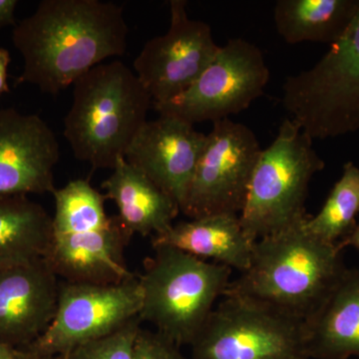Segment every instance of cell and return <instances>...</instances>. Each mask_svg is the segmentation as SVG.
Returning a JSON list of instances; mask_svg holds the SVG:
<instances>
[{
  "label": "cell",
  "instance_id": "cell-1",
  "mask_svg": "<svg viewBox=\"0 0 359 359\" xmlns=\"http://www.w3.org/2000/svg\"><path fill=\"white\" fill-rule=\"evenodd\" d=\"M128 26L123 6L100 0H42L14 26L25 66L16 84L57 95L104 60L123 56Z\"/></svg>",
  "mask_w": 359,
  "mask_h": 359
},
{
  "label": "cell",
  "instance_id": "cell-2",
  "mask_svg": "<svg viewBox=\"0 0 359 359\" xmlns=\"http://www.w3.org/2000/svg\"><path fill=\"white\" fill-rule=\"evenodd\" d=\"M309 216L255 243L249 269L224 294L266 304L306 323L346 271L342 249L314 237Z\"/></svg>",
  "mask_w": 359,
  "mask_h": 359
},
{
  "label": "cell",
  "instance_id": "cell-3",
  "mask_svg": "<svg viewBox=\"0 0 359 359\" xmlns=\"http://www.w3.org/2000/svg\"><path fill=\"white\" fill-rule=\"evenodd\" d=\"M65 137L74 157L93 170L114 169L147 120L153 101L119 60L92 68L73 84Z\"/></svg>",
  "mask_w": 359,
  "mask_h": 359
},
{
  "label": "cell",
  "instance_id": "cell-4",
  "mask_svg": "<svg viewBox=\"0 0 359 359\" xmlns=\"http://www.w3.org/2000/svg\"><path fill=\"white\" fill-rule=\"evenodd\" d=\"M153 249L138 276L139 318L177 346H191L226 294L233 269L168 245Z\"/></svg>",
  "mask_w": 359,
  "mask_h": 359
},
{
  "label": "cell",
  "instance_id": "cell-5",
  "mask_svg": "<svg viewBox=\"0 0 359 359\" xmlns=\"http://www.w3.org/2000/svg\"><path fill=\"white\" fill-rule=\"evenodd\" d=\"M313 141L289 117L273 143L262 150L240 214L250 240L257 242L308 216L304 207L309 184L325 167Z\"/></svg>",
  "mask_w": 359,
  "mask_h": 359
},
{
  "label": "cell",
  "instance_id": "cell-6",
  "mask_svg": "<svg viewBox=\"0 0 359 359\" xmlns=\"http://www.w3.org/2000/svg\"><path fill=\"white\" fill-rule=\"evenodd\" d=\"M283 91L290 119L313 140L359 131V9L316 65L285 78Z\"/></svg>",
  "mask_w": 359,
  "mask_h": 359
},
{
  "label": "cell",
  "instance_id": "cell-7",
  "mask_svg": "<svg viewBox=\"0 0 359 359\" xmlns=\"http://www.w3.org/2000/svg\"><path fill=\"white\" fill-rule=\"evenodd\" d=\"M190 359H308L304 321L224 294L191 346Z\"/></svg>",
  "mask_w": 359,
  "mask_h": 359
},
{
  "label": "cell",
  "instance_id": "cell-8",
  "mask_svg": "<svg viewBox=\"0 0 359 359\" xmlns=\"http://www.w3.org/2000/svg\"><path fill=\"white\" fill-rule=\"evenodd\" d=\"M269 69L257 45L243 39L229 40L200 77L183 93L153 103L159 116L196 123L229 119L247 110L264 94Z\"/></svg>",
  "mask_w": 359,
  "mask_h": 359
},
{
  "label": "cell",
  "instance_id": "cell-9",
  "mask_svg": "<svg viewBox=\"0 0 359 359\" xmlns=\"http://www.w3.org/2000/svg\"><path fill=\"white\" fill-rule=\"evenodd\" d=\"M262 150L256 134L242 123L230 118L212 123L181 212L189 219L240 216Z\"/></svg>",
  "mask_w": 359,
  "mask_h": 359
},
{
  "label": "cell",
  "instance_id": "cell-10",
  "mask_svg": "<svg viewBox=\"0 0 359 359\" xmlns=\"http://www.w3.org/2000/svg\"><path fill=\"white\" fill-rule=\"evenodd\" d=\"M141 308L138 276L115 285L63 280L53 320L27 347L37 353L65 355L75 347L117 332L139 318Z\"/></svg>",
  "mask_w": 359,
  "mask_h": 359
},
{
  "label": "cell",
  "instance_id": "cell-11",
  "mask_svg": "<svg viewBox=\"0 0 359 359\" xmlns=\"http://www.w3.org/2000/svg\"><path fill=\"white\" fill-rule=\"evenodd\" d=\"M170 26L165 34L149 40L133 62L135 74L153 103L183 93L200 77L218 53L211 26L191 20L186 0H171Z\"/></svg>",
  "mask_w": 359,
  "mask_h": 359
},
{
  "label": "cell",
  "instance_id": "cell-12",
  "mask_svg": "<svg viewBox=\"0 0 359 359\" xmlns=\"http://www.w3.org/2000/svg\"><path fill=\"white\" fill-rule=\"evenodd\" d=\"M59 157L57 138L39 116L0 110V196L53 194Z\"/></svg>",
  "mask_w": 359,
  "mask_h": 359
},
{
  "label": "cell",
  "instance_id": "cell-13",
  "mask_svg": "<svg viewBox=\"0 0 359 359\" xmlns=\"http://www.w3.org/2000/svg\"><path fill=\"white\" fill-rule=\"evenodd\" d=\"M205 137L189 123L159 116L144 124L124 158L168 194L181 210Z\"/></svg>",
  "mask_w": 359,
  "mask_h": 359
},
{
  "label": "cell",
  "instance_id": "cell-14",
  "mask_svg": "<svg viewBox=\"0 0 359 359\" xmlns=\"http://www.w3.org/2000/svg\"><path fill=\"white\" fill-rule=\"evenodd\" d=\"M59 285L45 259L0 266V340L27 347L39 339L53 320Z\"/></svg>",
  "mask_w": 359,
  "mask_h": 359
},
{
  "label": "cell",
  "instance_id": "cell-15",
  "mask_svg": "<svg viewBox=\"0 0 359 359\" xmlns=\"http://www.w3.org/2000/svg\"><path fill=\"white\" fill-rule=\"evenodd\" d=\"M133 235L119 217L103 228L81 233H53L45 261L65 282L115 285L132 280L125 249Z\"/></svg>",
  "mask_w": 359,
  "mask_h": 359
},
{
  "label": "cell",
  "instance_id": "cell-16",
  "mask_svg": "<svg viewBox=\"0 0 359 359\" xmlns=\"http://www.w3.org/2000/svg\"><path fill=\"white\" fill-rule=\"evenodd\" d=\"M304 351L308 359H359L358 269H346L304 323Z\"/></svg>",
  "mask_w": 359,
  "mask_h": 359
},
{
  "label": "cell",
  "instance_id": "cell-17",
  "mask_svg": "<svg viewBox=\"0 0 359 359\" xmlns=\"http://www.w3.org/2000/svg\"><path fill=\"white\" fill-rule=\"evenodd\" d=\"M255 243L243 229L240 216L233 214L189 219L152 238L153 247L168 245L241 273L249 269Z\"/></svg>",
  "mask_w": 359,
  "mask_h": 359
},
{
  "label": "cell",
  "instance_id": "cell-18",
  "mask_svg": "<svg viewBox=\"0 0 359 359\" xmlns=\"http://www.w3.org/2000/svg\"><path fill=\"white\" fill-rule=\"evenodd\" d=\"M102 188L106 191L105 199L115 203L118 217L133 236L163 235L173 226L181 212L179 205L168 194L125 158L117 161Z\"/></svg>",
  "mask_w": 359,
  "mask_h": 359
},
{
  "label": "cell",
  "instance_id": "cell-19",
  "mask_svg": "<svg viewBox=\"0 0 359 359\" xmlns=\"http://www.w3.org/2000/svg\"><path fill=\"white\" fill-rule=\"evenodd\" d=\"M53 238V218L25 195L0 196V266L45 259Z\"/></svg>",
  "mask_w": 359,
  "mask_h": 359
},
{
  "label": "cell",
  "instance_id": "cell-20",
  "mask_svg": "<svg viewBox=\"0 0 359 359\" xmlns=\"http://www.w3.org/2000/svg\"><path fill=\"white\" fill-rule=\"evenodd\" d=\"M359 9V0H278L273 18L276 32L290 44H334Z\"/></svg>",
  "mask_w": 359,
  "mask_h": 359
},
{
  "label": "cell",
  "instance_id": "cell-21",
  "mask_svg": "<svg viewBox=\"0 0 359 359\" xmlns=\"http://www.w3.org/2000/svg\"><path fill=\"white\" fill-rule=\"evenodd\" d=\"M358 215L359 168L347 162L320 211L316 216H309L306 226L314 237L337 245L353 230Z\"/></svg>",
  "mask_w": 359,
  "mask_h": 359
},
{
  "label": "cell",
  "instance_id": "cell-22",
  "mask_svg": "<svg viewBox=\"0 0 359 359\" xmlns=\"http://www.w3.org/2000/svg\"><path fill=\"white\" fill-rule=\"evenodd\" d=\"M53 233H81L97 230L109 223L105 211V196L91 186L88 180L77 179L56 189Z\"/></svg>",
  "mask_w": 359,
  "mask_h": 359
},
{
  "label": "cell",
  "instance_id": "cell-23",
  "mask_svg": "<svg viewBox=\"0 0 359 359\" xmlns=\"http://www.w3.org/2000/svg\"><path fill=\"white\" fill-rule=\"evenodd\" d=\"M140 318L107 337L75 347L61 359H135V344L142 328Z\"/></svg>",
  "mask_w": 359,
  "mask_h": 359
},
{
  "label": "cell",
  "instance_id": "cell-24",
  "mask_svg": "<svg viewBox=\"0 0 359 359\" xmlns=\"http://www.w3.org/2000/svg\"><path fill=\"white\" fill-rule=\"evenodd\" d=\"M135 359H190L180 347L157 332L141 328L135 344Z\"/></svg>",
  "mask_w": 359,
  "mask_h": 359
},
{
  "label": "cell",
  "instance_id": "cell-25",
  "mask_svg": "<svg viewBox=\"0 0 359 359\" xmlns=\"http://www.w3.org/2000/svg\"><path fill=\"white\" fill-rule=\"evenodd\" d=\"M18 0H0V29L6 26L16 25L15 9Z\"/></svg>",
  "mask_w": 359,
  "mask_h": 359
},
{
  "label": "cell",
  "instance_id": "cell-26",
  "mask_svg": "<svg viewBox=\"0 0 359 359\" xmlns=\"http://www.w3.org/2000/svg\"><path fill=\"white\" fill-rule=\"evenodd\" d=\"M32 351L27 347H18L0 340V359H30Z\"/></svg>",
  "mask_w": 359,
  "mask_h": 359
},
{
  "label": "cell",
  "instance_id": "cell-27",
  "mask_svg": "<svg viewBox=\"0 0 359 359\" xmlns=\"http://www.w3.org/2000/svg\"><path fill=\"white\" fill-rule=\"evenodd\" d=\"M11 53L7 49L0 48V95L11 91L7 82L8 78V66L11 63Z\"/></svg>",
  "mask_w": 359,
  "mask_h": 359
},
{
  "label": "cell",
  "instance_id": "cell-28",
  "mask_svg": "<svg viewBox=\"0 0 359 359\" xmlns=\"http://www.w3.org/2000/svg\"><path fill=\"white\" fill-rule=\"evenodd\" d=\"M342 250L346 247H353L359 250V222H356L355 226L351 233L344 241L337 244Z\"/></svg>",
  "mask_w": 359,
  "mask_h": 359
},
{
  "label": "cell",
  "instance_id": "cell-29",
  "mask_svg": "<svg viewBox=\"0 0 359 359\" xmlns=\"http://www.w3.org/2000/svg\"><path fill=\"white\" fill-rule=\"evenodd\" d=\"M32 351V356H30V359H61L60 358H59V356L48 355V354H41L34 353V351Z\"/></svg>",
  "mask_w": 359,
  "mask_h": 359
}]
</instances>
